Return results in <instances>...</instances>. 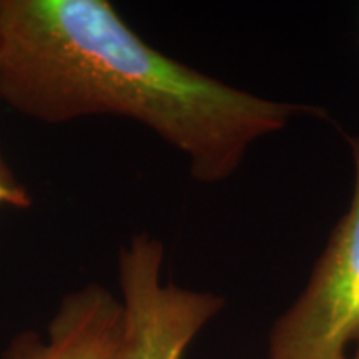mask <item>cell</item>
<instances>
[{"label": "cell", "mask_w": 359, "mask_h": 359, "mask_svg": "<svg viewBox=\"0 0 359 359\" xmlns=\"http://www.w3.org/2000/svg\"><path fill=\"white\" fill-rule=\"evenodd\" d=\"M346 359H359V339L356 341V344H354L351 353L348 354Z\"/></svg>", "instance_id": "52a82bcc"}, {"label": "cell", "mask_w": 359, "mask_h": 359, "mask_svg": "<svg viewBox=\"0 0 359 359\" xmlns=\"http://www.w3.org/2000/svg\"><path fill=\"white\" fill-rule=\"evenodd\" d=\"M165 246L140 233L120 250L123 320L109 359H182L224 298L163 281Z\"/></svg>", "instance_id": "3957f363"}, {"label": "cell", "mask_w": 359, "mask_h": 359, "mask_svg": "<svg viewBox=\"0 0 359 359\" xmlns=\"http://www.w3.org/2000/svg\"><path fill=\"white\" fill-rule=\"evenodd\" d=\"M0 175H2V177L7 178V180H15V178H13L12 172H11V168H8L6 161H4L2 154H0Z\"/></svg>", "instance_id": "8992f818"}, {"label": "cell", "mask_w": 359, "mask_h": 359, "mask_svg": "<svg viewBox=\"0 0 359 359\" xmlns=\"http://www.w3.org/2000/svg\"><path fill=\"white\" fill-rule=\"evenodd\" d=\"M354 185L311 276L273 323L269 359H346L359 339V137H348Z\"/></svg>", "instance_id": "7a4b0ae2"}, {"label": "cell", "mask_w": 359, "mask_h": 359, "mask_svg": "<svg viewBox=\"0 0 359 359\" xmlns=\"http://www.w3.org/2000/svg\"><path fill=\"white\" fill-rule=\"evenodd\" d=\"M0 100L52 125L135 120L185 155L191 177L208 185L230 178L253 143L321 115L165 55L107 0H0Z\"/></svg>", "instance_id": "6da1fadb"}, {"label": "cell", "mask_w": 359, "mask_h": 359, "mask_svg": "<svg viewBox=\"0 0 359 359\" xmlns=\"http://www.w3.org/2000/svg\"><path fill=\"white\" fill-rule=\"evenodd\" d=\"M0 205L27 208L30 205L29 193L17 183V180H7L0 175Z\"/></svg>", "instance_id": "5b68a950"}, {"label": "cell", "mask_w": 359, "mask_h": 359, "mask_svg": "<svg viewBox=\"0 0 359 359\" xmlns=\"http://www.w3.org/2000/svg\"><path fill=\"white\" fill-rule=\"evenodd\" d=\"M123 320L122 302L90 283L62 299L45 338L27 331L12 339L4 359H109Z\"/></svg>", "instance_id": "277c9868"}]
</instances>
